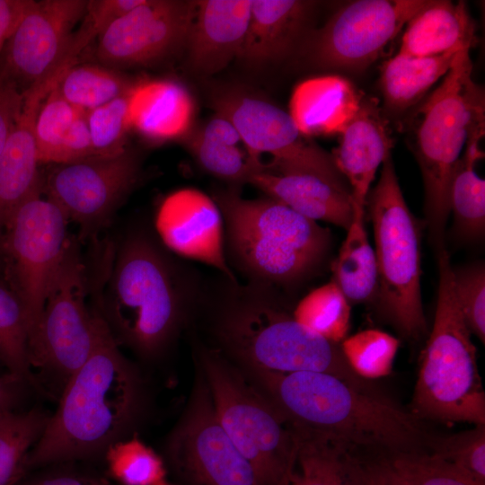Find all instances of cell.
Wrapping results in <instances>:
<instances>
[{
  "instance_id": "cell-2",
  "label": "cell",
  "mask_w": 485,
  "mask_h": 485,
  "mask_svg": "<svg viewBox=\"0 0 485 485\" xmlns=\"http://www.w3.org/2000/svg\"><path fill=\"white\" fill-rule=\"evenodd\" d=\"M240 370L295 431L326 436L368 459L428 453L433 434L388 395L324 373Z\"/></svg>"
},
{
  "instance_id": "cell-20",
  "label": "cell",
  "mask_w": 485,
  "mask_h": 485,
  "mask_svg": "<svg viewBox=\"0 0 485 485\" xmlns=\"http://www.w3.org/2000/svg\"><path fill=\"white\" fill-rule=\"evenodd\" d=\"M392 147L393 139L378 99L364 94L358 110L331 154L335 167L348 183L357 207L365 208L375 172L391 156Z\"/></svg>"
},
{
  "instance_id": "cell-16",
  "label": "cell",
  "mask_w": 485,
  "mask_h": 485,
  "mask_svg": "<svg viewBox=\"0 0 485 485\" xmlns=\"http://www.w3.org/2000/svg\"><path fill=\"white\" fill-rule=\"evenodd\" d=\"M197 1L146 0L98 38L101 65L119 70L149 66L185 46Z\"/></svg>"
},
{
  "instance_id": "cell-21",
  "label": "cell",
  "mask_w": 485,
  "mask_h": 485,
  "mask_svg": "<svg viewBox=\"0 0 485 485\" xmlns=\"http://www.w3.org/2000/svg\"><path fill=\"white\" fill-rule=\"evenodd\" d=\"M252 0L197 1L185 47L190 68L217 73L238 57L248 29Z\"/></svg>"
},
{
  "instance_id": "cell-51",
  "label": "cell",
  "mask_w": 485,
  "mask_h": 485,
  "mask_svg": "<svg viewBox=\"0 0 485 485\" xmlns=\"http://www.w3.org/2000/svg\"><path fill=\"white\" fill-rule=\"evenodd\" d=\"M0 364H1V361H0Z\"/></svg>"
},
{
  "instance_id": "cell-46",
  "label": "cell",
  "mask_w": 485,
  "mask_h": 485,
  "mask_svg": "<svg viewBox=\"0 0 485 485\" xmlns=\"http://www.w3.org/2000/svg\"><path fill=\"white\" fill-rule=\"evenodd\" d=\"M95 156L87 123L86 112L82 111L69 128L58 155L57 163H67Z\"/></svg>"
},
{
  "instance_id": "cell-25",
  "label": "cell",
  "mask_w": 485,
  "mask_h": 485,
  "mask_svg": "<svg viewBox=\"0 0 485 485\" xmlns=\"http://www.w3.org/2000/svg\"><path fill=\"white\" fill-rule=\"evenodd\" d=\"M129 119L134 128L153 142L183 138L192 128L193 98L181 83L148 80L129 92Z\"/></svg>"
},
{
  "instance_id": "cell-34",
  "label": "cell",
  "mask_w": 485,
  "mask_h": 485,
  "mask_svg": "<svg viewBox=\"0 0 485 485\" xmlns=\"http://www.w3.org/2000/svg\"><path fill=\"white\" fill-rule=\"evenodd\" d=\"M293 316L310 330L340 344L349 329L350 304L331 280L304 295L295 306Z\"/></svg>"
},
{
  "instance_id": "cell-18",
  "label": "cell",
  "mask_w": 485,
  "mask_h": 485,
  "mask_svg": "<svg viewBox=\"0 0 485 485\" xmlns=\"http://www.w3.org/2000/svg\"><path fill=\"white\" fill-rule=\"evenodd\" d=\"M154 226L171 251L236 278L225 256L223 216L211 197L194 188L170 193L158 207Z\"/></svg>"
},
{
  "instance_id": "cell-13",
  "label": "cell",
  "mask_w": 485,
  "mask_h": 485,
  "mask_svg": "<svg viewBox=\"0 0 485 485\" xmlns=\"http://www.w3.org/2000/svg\"><path fill=\"white\" fill-rule=\"evenodd\" d=\"M211 104L233 123L261 166L263 155L271 157L262 172H308L346 183L331 154L304 136L290 114L277 105L235 86L214 91Z\"/></svg>"
},
{
  "instance_id": "cell-30",
  "label": "cell",
  "mask_w": 485,
  "mask_h": 485,
  "mask_svg": "<svg viewBox=\"0 0 485 485\" xmlns=\"http://www.w3.org/2000/svg\"><path fill=\"white\" fill-rule=\"evenodd\" d=\"M484 134L471 137L455 164L449 183V207L459 236L481 240L485 231V181L475 171L484 154L480 142Z\"/></svg>"
},
{
  "instance_id": "cell-47",
  "label": "cell",
  "mask_w": 485,
  "mask_h": 485,
  "mask_svg": "<svg viewBox=\"0 0 485 485\" xmlns=\"http://www.w3.org/2000/svg\"><path fill=\"white\" fill-rule=\"evenodd\" d=\"M31 0H0V53Z\"/></svg>"
},
{
  "instance_id": "cell-28",
  "label": "cell",
  "mask_w": 485,
  "mask_h": 485,
  "mask_svg": "<svg viewBox=\"0 0 485 485\" xmlns=\"http://www.w3.org/2000/svg\"><path fill=\"white\" fill-rule=\"evenodd\" d=\"M459 50L432 57H413L398 52L385 61L380 75L385 108L391 112L401 113L420 102L449 71Z\"/></svg>"
},
{
  "instance_id": "cell-11",
  "label": "cell",
  "mask_w": 485,
  "mask_h": 485,
  "mask_svg": "<svg viewBox=\"0 0 485 485\" xmlns=\"http://www.w3.org/2000/svg\"><path fill=\"white\" fill-rule=\"evenodd\" d=\"M68 222L40 188L18 207L5 227L0 253L5 258L9 288L26 315L29 340L38 327L50 282L69 243Z\"/></svg>"
},
{
  "instance_id": "cell-22",
  "label": "cell",
  "mask_w": 485,
  "mask_h": 485,
  "mask_svg": "<svg viewBox=\"0 0 485 485\" xmlns=\"http://www.w3.org/2000/svg\"><path fill=\"white\" fill-rule=\"evenodd\" d=\"M247 183L316 222L348 230L355 217L357 206L347 183L308 172H257Z\"/></svg>"
},
{
  "instance_id": "cell-19",
  "label": "cell",
  "mask_w": 485,
  "mask_h": 485,
  "mask_svg": "<svg viewBox=\"0 0 485 485\" xmlns=\"http://www.w3.org/2000/svg\"><path fill=\"white\" fill-rule=\"evenodd\" d=\"M57 83V77L48 75L25 92L21 113L0 155V243L14 211L41 188L35 122L43 101Z\"/></svg>"
},
{
  "instance_id": "cell-45",
  "label": "cell",
  "mask_w": 485,
  "mask_h": 485,
  "mask_svg": "<svg viewBox=\"0 0 485 485\" xmlns=\"http://www.w3.org/2000/svg\"><path fill=\"white\" fill-rule=\"evenodd\" d=\"M146 0H92L87 1L84 19L97 37L110 25L120 19Z\"/></svg>"
},
{
  "instance_id": "cell-14",
  "label": "cell",
  "mask_w": 485,
  "mask_h": 485,
  "mask_svg": "<svg viewBox=\"0 0 485 485\" xmlns=\"http://www.w3.org/2000/svg\"><path fill=\"white\" fill-rule=\"evenodd\" d=\"M428 0H357L335 12L311 38L307 53L322 68L361 71Z\"/></svg>"
},
{
  "instance_id": "cell-10",
  "label": "cell",
  "mask_w": 485,
  "mask_h": 485,
  "mask_svg": "<svg viewBox=\"0 0 485 485\" xmlns=\"http://www.w3.org/2000/svg\"><path fill=\"white\" fill-rule=\"evenodd\" d=\"M103 319L86 304L85 269L70 238L45 299L38 327L29 340L31 367L61 384V392L92 354Z\"/></svg>"
},
{
  "instance_id": "cell-15",
  "label": "cell",
  "mask_w": 485,
  "mask_h": 485,
  "mask_svg": "<svg viewBox=\"0 0 485 485\" xmlns=\"http://www.w3.org/2000/svg\"><path fill=\"white\" fill-rule=\"evenodd\" d=\"M140 161L130 149L113 156H91L55 164L41 188L43 194L79 225L84 235L99 230L132 190Z\"/></svg>"
},
{
  "instance_id": "cell-41",
  "label": "cell",
  "mask_w": 485,
  "mask_h": 485,
  "mask_svg": "<svg viewBox=\"0 0 485 485\" xmlns=\"http://www.w3.org/2000/svg\"><path fill=\"white\" fill-rule=\"evenodd\" d=\"M129 92L86 112L95 156H113L127 149L126 135L131 128Z\"/></svg>"
},
{
  "instance_id": "cell-24",
  "label": "cell",
  "mask_w": 485,
  "mask_h": 485,
  "mask_svg": "<svg viewBox=\"0 0 485 485\" xmlns=\"http://www.w3.org/2000/svg\"><path fill=\"white\" fill-rule=\"evenodd\" d=\"M364 93L347 78L323 75L294 90L289 114L305 137L341 134L359 109Z\"/></svg>"
},
{
  "instance_id": "cell-43",
  "label": "cell",
  "mask_w": 485,
  "mask_h": 485,
  "mask_svg": "<svg viewBox=\"0 0 485 485\" xmlns=\"http://www.w3.org/2000/svg\"><path fill=\"white\" fill-rule=\"evenodd\" d=\"M14 485H117L106 472L76 463H61L28 472Z\"/></svg>"
},
{
  "instance_id": "cell-12",
  "label": "cell",
  "mask_w": 485,
  "mask_h": 485,
  "mask_svg": "<svg viewBox=\"0 0 485 485\" xmlns=\"http://www.w3.org/2000/svg\"><path fill=\"white\" fill-rule=\"evenodd\" d=\"M165 459L182 485H262L221 426L196 363L189 401L167 439Z\"/></svg>"
},
{
  "instance_id": "cell-6",
  "label": "cell",
  "mask_w": 485,
  "mask_h": 485,
  "mask_svg": "<svg viewBox=\"0 0 485 485\" xmlns=\"http://www.w3.org/2000/svg\"><path fill=\"white\" fill-rule=\"evenodd\" d=\"M470 48L459 50L438 86L421 101L409 123V140L425 189L426 226L436 253L445 249L449 183L472 137L485 132V95L472 78Z\"/></svg>"
},
{
  "instance_id": "cell-49",
  "label": "cell",
  "mask_w": 485,
  "mask_h": 485,
  "mask_svg": "<svg viewBox=\"0 0 485 485\" xmlns=\"http://www.w3.org/2000/svg\"><path fill=\"white\" fill-rule=\"evenodd\" d=\"M26 382L10 372L0 374V412L13 410Z\"/></svg>"
},
{
  "instance_id": "cell-31",
  "label": "cell",
  "mask_w": 485,
  "mask_h": 485,
  "mask_svg": "<svg viewBox=\"0 0 485 485\" xmlns=\"http://www.w3.org/2000/svg\"><path fill=\"white\" fill-rule=\"evenodd\" d=\"M297 450L289 485H354L352 452L326 436L294 430Z\"/></svg>"
},
{
  "instance_id": "cell-4",
  "label": "cell",
  "mask_w": 485,
  "mask_h": 485,
  "mask_svg": "<svg viewBox=\"0 0 485 485\" xmlns=\"http://www.w3.org/2000/svg\"><path fill=\"white\" fill-rule=\"evenodd\" d=\"M202 281L146 232L136 231L115 253L96 309L119 345L155 360L190 324Z\"/></svg>"
},
{
  "instance_id": "cell-5",
  "label": "cell",
  "mask_w": 485,
  "mask_h": 485,
  "mask_svg": "<svg viewBox=\"0 0 485 485\" xmlns=\"http://www.w3.org/2000/svg\"><path fill=\"white\" fill-rule=\"evenodd\" d=\"M224 221L225 251L247 282L296 285L326 259L331 232L270 197L244 198L235 187L213 193Z\"/></svg>"
},
{
  "instance_id": "cell-3",
  "label": "cell",
  "mask_w": 485,
  "mask_h": 485,
  "mask_svg": "<svg viewBox=\"0 0 485 485\" xmlns=\"http://www.w3.org/2000/svg\"><path fill=\"white\" fill-rule=\"evenodd\" d=\"M145 404L140 372L103 320L92 354L64 387L57 410L29 454L28 472L103 458L134 429Z\"/></svg>"
},
{
  "instance_id": "cell-38",
  "label": "cell",
  "mask_w": 485,
  "mask_h": 485,
  "mask_svg": "<svg viewBox=\"0 0 485 485\" xmlns=\"http://www.w3.org/2000/svg\"><path fill=\"white\" fill-rule=\"evenodd\" d=\"M399 345V340L392 335L369 329L345 338L340 348L352 369L373 381L390 373Z\"/></svg>"
},
{
  "instance_id": "cell-8",
  "label": "cell",
  "mask_w": 485,
  "mask_h": 485,
  "mask_svg": "<svg viewBox=\"0 0 485 485\" xmlns=\"http://www.w3.org/2000/svg\"><path fill=\"white\" fill-rule=\"evenodd\" d=\"M366 206L373 225L378 283L377 313L410 343L428 335L420 290V242L425 221L409 209L391 156Z\"/></svg>"
},
{
  "instance_id": "cell-29",
  "label": "cell",
  "mask_w": 485,
  "mask_h": 485,
  "mask_svg": "<svg viewBox=\"0 0 485 485\" xmlns=\"http://www.w3.org/2000/svg\"><path fill=\"white\" fill-rule=\"evenodd\" d=\"M364 219L365 208L357 207L354 220L331 264L332 281L350 304H373L377 291L376 258Z\"/></svg>"
},
{
  "instance_id": "cell-17",
  "label": "cell",
  "mask_w": 485,
  "mask_h": 485,
  "mask_svg": "<svg viewBox=\"0 0 485 485\" xmlns=\"http://www.w3.org/2000/svg\"><path fill=\"white\" fill-rule=\"evenodd\" d=\"M87 1H32L0 53V64L23 91L49 73L75 44Z\"/></svg>"
},
{
  "instance_id": "cell-50",
  "label": "cell",
  "mask_w": 485,
  "mask_h": 485,
  "mask_svg": "<svg viewBox=\"0 0 485 485\" xmlns=\"http://www.w3.org/2000/svg\"><path fill=\"white\" fill-rule=\"evenodd\" d=\"M158 485H172V484L167 482V481H164L161 482V483L158 484Z\"/></svg>"
},
{
  "instance_id": "cell-42",
  "label": "cell",
  "mask_w": 485,
  "mask_h": 485,
  "mask_svg": "<svg viewBox=\"0 0 485 485\" xmlns=\"http://www.w3.org/2000/svg\"><path fill=\"white\" fill-rule=\"evenodd\" d=\"M455 296L472 334L485 342V265L475 261L453 267Z\"/></svg>"
},
{
  "instance_id": "cell-7",
  "label": "cell",
  "mask_w": 485,
  "mask_h": 485,
  "mask_svg": "<svg viewBox=\"0 0 485 485\" xmlns=\"http://www.w3.org/2000/svg\"><path fill=\"white\" fill-rule=\"evenodd\" d=\"M438 256L437 300L420 357L410 412L420 420L485 424L476 348L460 310L446 249Z\"/></svg>"
},
{
  "instance_id": "cell-27",
  "label": "cell",
  "mask_w": 485,
  "mask_h": 485,
  "mask_svg": "<svg viewBox=\"0 0 485 485\" xmlns=\"http://www.w3.org/2000/svg\"><path fill=\"white\" fill-rule=\"evenodd\" d=\"M183 139L199 165L222 180L247 183L252 174L263 172L246 146L242 147L244 144L235 127L220 114L191 128Z\"/></svg>"
},
{
  "instance_id": "cell-48",
  "label": "cell",
  "mask_w": 485,
  "mask_h": 485,
  "mask_svg": "<svg viewBox=\"0 0 485 485\" xmlns=\"http://www.w3.org/2000/svg\"><path fill=\"white\" fill-rule=\"evenodd\" d=\"M350 471L354 485H392L370 459L352 454Z\"/></svg>"
},
{
  "instance_id": "cell-33",
  "label": "cell",
  "mask_w": 485,
  "mask_h": 485,
  "mask_svg": "<svg viewBox=\"0 0 485 485\" xmlns=\"http://www.w3.org/2000/svg\"><path fill=\"white\" fill-rule=\"evenodd\" d=\"M135 84L106 66L76 63L62 76L57 89L70 104L87 112L128 93Z\"/></svg>"
},
{
  "instance_id": "cell-26",
  "label": "cell",
  "mask_w": 485,
  "mask_h": 485,
  "mask_svg": "<svg viewBox=\"0 0 485 485\" xmlns=\"http://www.w3.org/2000/svg\"><path fill=\"white\" fill-rule=\"evenodd\" d=\"M475 23L465 2L428 0L405 25L399 52L432 57L476 45Z\"/></svg>"
},
{
  "instance_id": "cell-37",
  "label": "cell",
  "mask_w": 485,
  "mask_h": 485,
  "mask_svg": "<svg viewBox=\"0 0 485 485\" xmlns=\"http://www.w3.org/2000/svg\"><path fill=\"white\" fill-rule=\"evenodd\" d=\"M0 361L8 372L36 384L29 361V327L23 307L9 287L0 282Z\"/></svg>"
},
{
  "instance_id": "cell-44",
  "label": "cell",
  "mask_w": 485,
  "mask_h": 485,
  "mask_svg": "<svg viewBox=\"0 0 485 485\" xmlns=\"http://www.w3.org/2000/svg\"><path fill=\"white\" fill-rule=\"evenodd\" d=\"M25 92L0 64V155L21 113Z\"/></svg>"
},
{
  "instance_id": "cell-40",
  "label": "cell",
  "mask_w": 485,
  "mask_h": 485,
  "mask_svg": "<svg viewBox=\"0 0 485 485\" xmlns=\"http://www.w3.org/2000/svg\"><path fill=\"white\" fill-rule=\"evenodd\" d=\"M82 110L61 95L57 84L43 101L35 122V143L39 163H57L64 139Z\"/></svg>"
},
{
  "instance_id": "cell-23",
  "label": "cell",
  "mask_w": 485,
  "mask_h": 485,
  "mask_svg": "<svg viewBox=\"0 0 485 485\" xmlns=\"http://www.w3.org/2000/svg\"><path fill=\"white\" fill-rule=\"evenodd\" d=\"M314 4L302 0H252L238 57L252 67L286 57L304 32Z\"/></svg>"
},
{
  "instance_id": "cell-32",
  "label": "cell",
  "mask_w": 485,
  "mask_h": 485,
  "mask_svg": "<svg viewBox=\"0 0 485 485\" xmlns=\"http://www.w3.org/2000/svg\"><path fill=\"white\" fill-rule=\"evenodd\" d=\"M49 416L39 409L0 412V485H14L27 472V460Z\"/></svg>"
},
{
  "instance_id": "cell-39",
  "label": "cell",
  "mask_w": 485,
  "mask_h": 485,
  "mask_svg": "<svg viewBox=\"0 0 485 485\" xmlns=\"http://www.w3.org/2000/svg\"><path fill=\"white\" fill-rule=\"evenodd\" d=\"M428 453L451 464L476 485H485V424L449 436L433 434Z\"/></svg>"
},
{
  "instance_id": "cell-35",
  "label": "cell",
  "mask_w": 485,
  "mask_h": 485,
  "mask_svg": "<svg viewBox=\"0 0 485 485\" xmlns=\"http://www.w3.org/2000/svg\"><path fill=\"white\" fill-rule=\"evenodd\" d=\"M103 459L105 472L117 485H158L166 481L164 461L136 435L110 445Z\"/></svg>"
},
{
  "instance_id": "cell-36",
  "label": "cell",
  "mask_w": 485,
  "mask_h": 485,
  "mask_svg": "<svg viewBox=\"0 0 485 485\" xmlns=\"http://www.w3.org/2000/svg\"><path fill=\"white\" fill-rule=\"evenodd\" d=\"M371 461L392 485H476L428 452L398 454Z\"/></svg>"
},
{
  "instance_id": "cell-1",
  "label": "cell",
  "mask_w": 485,
  "mask_h": 485,
  "mask_svg": "<svg viewBox=\"0 0 485 485\" xmlns=\"http://www.w3.org/2000/svg\"><path fill=\"white\" fill-rule=\"evenodd\" d=\"M192 322L200 325L206 336V341L197 340L239 368L319 372L366 392L378 389L352 369L340 344L298 322L273 287L242 284L220 273L203 279Z\"/></svg>"
},
{
  "instance_id": "cell-9",
  "label": "cell",
  "mask_w": 485,
  "mask_h": 485,
  "mask_svg": "<svg viewBox=\"0 0 485 485\" xmlns=\"http://www.w3.org/2000/svg\"><path fill=\"white\" fill-rule=\"evenodd\" d=\"M216 417L262 485H289L297 437L275 405L220 353L194 340Z\"/></svg>"
}]
</instances>
